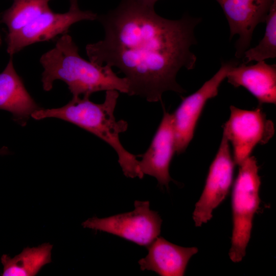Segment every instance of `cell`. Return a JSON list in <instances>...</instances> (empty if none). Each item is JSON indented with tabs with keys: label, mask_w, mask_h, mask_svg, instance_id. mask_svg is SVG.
Returning a JSON list of instances; mask_svg holds the SVG:
<instances>
[{
	"label": "cell",
	"mask_w": 276,
	"mask_h": 276,
	"mask_svg": "<svg viewBox=\"0 0 276 276\" xmlns=\"http://www.w3.org/2000/svg\"><path fill=\"white\" fill-rule=\"evenodd\" d=\"M137 3L151 8H154V5L155 3L158 1V0H134Z\"/></svg>",
	"instance_id": "18"
},
{
	"label": "cell",
	"mask_w": 276,
	"mask_h": 276,
	"mask_svg": "<svg viewBox=\"0 0 276 276\" xmlns=\"http://www.w3.org/2000/svg\"><path fill=\"white\" fill-rule=\"evenodd\" d=\"M162 223L158 213L150 210L149 201L136 200L131 212L103 218L94 217L82 225L147 247L159 235Z\"/></svg>",
	"instance_id": "5"
},
{
	"label": "cell",
	"mask_w": 276,
	"mask_h": 276,
	"mask_svg": "<svg viewBox=\"0 0 276 276\" xmlns=\"http://www.w3.org/2000/svg\"><path fill=\"white\" fill-rule=\"evenodd\" d=\"M235 87L242 86L258 100L259 104L276 103V65L265 60L247 65L244 63L233 67L226 75Z\"/></svg>",
	"instance_id": "12"
},
{
	"label": "cell",
	"mask_w": 276,
	"mask_h": 276,
	"mask_svg": "<svg viewBox=\"0 0 276 276\" xmlns=\"http://www.w3.org/2000/svg\"><path fill=\"white\" fill-rule=\"evenodd\" d=\"M148 254L140 259L142 270H151L162 276H182L191 258L198 251L197 247H184L157 237L147 247Z\"/></svg>",
	"instance_id": "13"
},
{
	"label": "cell",
	"mask_w": 276,
	"mask_h": 276,
	"mask_svg": "<svg viewBox=\"0 0 276 276\" xmlns=\"http://www.w3.org/2000/svg\"><path fill=\"white\" fill-rule=\"evenodd\" d=\"M98 15L79 8L69 9L64 13H57L51 9L29 22L18 31L8 34V53L11 56L25 47L38 42L54 39L57 35L67 33L70 27L81 20H94Z\"/></svg>",
	"instance_id": "8"
},
{
	"label": "cell",
	"mask_w": 276,
	"mask_h": 276,
	"mask_svg": "<svg viewBox=\"0 0 276 276\" xmlns=\"http://www.w3.org/2000/svg\"><path fill=\"white\" fill-rule=\"evenodd\" d=\"M264 37L254 48L247 49L244 53L243 63L260 61L276 57V0L268 14Z\"/></svg>",
	"instance_id": "17"
},
{
	"label": "cell",
	"mask_w": 276,
	"mask_h": 276,
	"mask_svg": "<svg viewBox=\"0 0 276 276\" xmlns=\"http://www.w3.org/2000/svg\"><path fill=\"white\" fill-rule=\"evenodd\" d=\"M1 43H2V40H1V35H0V45H1Z\"/></svg>",
	"instance_id": "21"
},
{
	"label": "cell",
	"mask_w": 276,
	"mask_h": 276,
	"mask_svg": "<svg viewBox=\"0 0 276 276\" xmlns=\"http://www.w3.org/2000/svg\"><path fill=\"white\" fill-rule=\"evenodd\" d=\"M235 163L229 143L223 134L220 147L210 166L205 186L195 204L193 219L201 226L212 217V213L225 198L232 183Z\"/></svg>",
	"instance_id": "9"
},
{
	"label": "cell",
	"mask_w": 276,
	"mask_h": 276,
	"mask_svg": "<svg viewBox=\"0 0 276 276\" xmlns=\"http://www.w3.org/2000/svg\"><path fill=\"white\" fill-rule=\"evenodd\" d=\"M119 92L106 91L104 101L91 102L89 97H73L65 105L57 108L38 109L31 117L35 120L56 118L72 123L91 132L110 145L118 156V162L124 175L128 177L142 178L136 156L129 152L122 145L120 134L126 131L128 123L117 121L114 112Z\"/></svg>",
	"instance_id": "3"
},
{
	"label": "cell",
	"mask_w": 276,
	"mask_h": 276,
	"mask_svg": "<svg viewBox=\"0 0 276 276\" xmlns=\"http://www.w3.org/2000/svg\"><path fill=\"white\" fill-rule=\"evenodd\" d=\"M51 0H13L12 6L2 14L1 21L14 33L51 9Z\"/></svg>",
	"instance_id": "16"
},
{
	"label": "cell",
	"mask_w": 276,
	"mask_h": 276,
	"mask_svg": "<svg viewBox=\"0 0 276 276\" xmlns=\"http://www.w3.org/2000/svg\"><path fill=\"white\" fill-rule=\"evenodd\" d=\"M96 19L104 29V38L87 44V55L94 64L118 67L128 80V95L156 102L166 91L186 92L176 76L182 67H195L197 57L190 49L197 43L194 30L200 18L185 14L169 19L154 8L121 0Z\"/></svg>",
	"instance_id": "1"
},
{
	"label": "cell",
	"mask_w": 276,
	"mask_h": 276,
	"mask_svg": "<svg viewBox=\"0 0 276 276\" xmlns=\"http://www.w3.org/2000/svg\"><path fill=\"white\" fill-rule=\"evenodd\" d=\"M9 151L7 147H4L2 148H0V154H6Z\"/></svg>",
	"instance_id": "20"
},
{
	"label": "cell",
	"mask_w": 276,
	"mask_h": 276,
	"mask_svg": "<svg viewBox=\"0 0 276 276\" xmlns=\"http://www.w3.org/2000/svg\"><path fill=\"white\" fill-rule=\"evenodd\" d=\"M260 185L257 159L249 156L239 165L232 193L233 228L229 256L233 262L241 261L245 256L253 219L260 203Z\"/></svg>",
	"instance_id": "4"
},
{
	"label": "cell",
	"mask_w": 276,
	"mask_h": 276,
	"mask_svg": "<svg viewBox=\"0 0 276 276\" xmlns=\"http://www.w3.org/2000/svg\"><path fill=\"white\" fill-rule=\"evenodd\" d=\"M40 62L43 71V88L49 91L57 80L64 81L73 95L89 97L96 92L117 90L128 94L129 83L120 78L108 65H100L82 58L72 37L65 33L56 41L55 47L43 54Z\"/></svg>",
	"instance_id": "2"
},
{
	"label": "cell",
	"mask_w": 276,
	"mask_h": 276,
	"mask_svg": "<svg viewBox=\"0 0 276 276\" xmlns=\"http://www.w3.org/2000/svg\"><path fill=\"white\" fill-rule=\"evenodd\" d=\"M175 151V136L172 114L164 110L163 117L151 143L139 162L140 170L144 176L155 177L158 184L168 188L172 179L169 167Z\"/></svg>",
	"instance_id": "11"
},
{
	"label": "cell",
	"mask_w": 276,
	"mask_h": 276,
	"mask_svg": "<svg viewBox=\"0 0 276 276\" xmlns=\"http://www.w3.org/2000/svg\"><path fill=\"white\" fill-rule=\"evenodd\" d=\"M53 245L43 243L37 247L24 249L14 258L4 255L1 258L4 266L3 276H34L45 264L51 262Z\"/></svg>",
	"instance_id": "15"
},
{
	"label": "cell",
	"mask_w": 276,
	"mask_h": 276,
	"mask_svg": "<svg viewBox=\"0 0 276 276\" xmlns=\"http://www.w3.org/2000/svg\"><path fill=\"white\" fill-rule=\"evenodd\" d=\"M237 60L222 62L219 70L193 94L182 98L172 114L175 136V151L184 152L193 137L198 120L206 102L217 96L219 87L228 71L238 64Z\"/></svg>",
	"instance_id": "7"
},
{
	"label": "cell",
	"mask_w": 276,
	"mask_h": 276,
	"mask_svg": "<svg viewBox=\"0 0 276 276\" xmlns=\"http://www.w3.org/2000/svg\"><path fill=\"white\" fill-rule=\"evenodd\" d=\"M0 109L10 112L16 121L21 122L39 109L17 74L12 56L0 73Z\"/></svg>",
	"instance_id": "14"
},
{
	"label": "cell",
	"mask_w": 276,
	"mask_h": 276,
	"mask_svg": "<svg viewBox=\"0 0 276 276\" xmlns=\"http://www.w3.org/2000/svg\"><path fill=\"white\" fill-rule=\"evenodd\" d=\"M78 0H69L70 4V9H75L79 8L78 4Z\"/></svg>",
	"instance_id": "19"
},
{
	"label": "cell",
	"mask_w": 276,
	"mask_h": 276,
	"mask_svg": "<svg viewBox=\"0 0 276 276\" xmlns=\"http://www.w3.org/2000/svg\"><path fill=\"white\" fill-rule=\"evenodd\" d=\"M230 111L223 134L232 146L235 164L239 166L257 145L268 142L274 133V125L260 107L248 110L232 105Z\"/></svg>",
	"instance_id": "6"
},
{
	"label": "cell",
	"mask_w": 276,
	"mask_h": 276,
	"mask_svg": "<svg viewBox=\"0 0 276 276\" xmlns=\"http://www.w3.org/2000/svg\"><path fill=\"white\" fill-rule=\"evenodd\" d=\"M222 8L228 21L230 39L239 36L235 44V56L243 57L250 47L254 31L260 23L265 22L275 0H216Z\"/></svg>",
	"instance_id": "10"
}]
</instances>
